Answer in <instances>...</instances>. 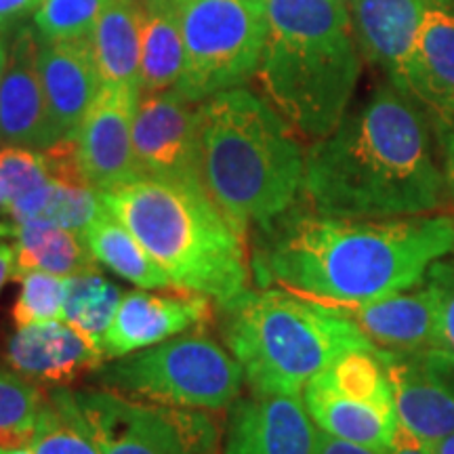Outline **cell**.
Listing matches in <instances>:
<instances>
[{
	"instance_id": "6da1fadb",
	"label": "cell",
	"mask_w": 454,
	"mask_h": 454,
	"mask_svg": "<svg viewBox=\"0 0 454 454\" xmlns=\"http://www.w3.org/2000/svg\"><path fill=\"white\" fill-rule=\"evenodd\" d=\"M452 253V215L340 219L291 207L257 230L251 271L259 288L340 308L421 286Z\"/></svg>"
},
{
	"instance_id": "7a4b0ae2",
	"label": "cell",
	"mask_w": 454,
	"mask_h": 454,
	"mask_svg": "<svg viewBox=\"0 0 454 454\" xmlns=\"http://www.w3.org/2000/svg\"><path fill=\"white\" fill-rule=\"evenodd\" d=\"M448 192L431 150L427 114L391 82L345 114L305 158V200L328 217L434 215L448 202Z\"/></svg>"
},
{
	"instance_id": "3957f363",
	"label": "cell",
	"mask_w": 454,
	"mask_h": 454,
	"mask_svg": "<svg viewBox=\"0 0 454 454\" xmlns=\"http://www.w3.org/2000/svg\"><path fill=\"white\" fill-rule=\"evenodd\" d=\"M268 99L238 87L198 104V173L238 230L265 227L294 207L305 179L303 145Z\"/></svg>"
},
{
	"instance_id": "277c9868",
	"label": "cell",
	"mask_w": 454,
	"mask_h": 454,
	"mask_svg": "<svg viewBox=\"0 0 454 454\" xmlns=\"http://www.w3.org/2000/svg\"><path fill=\"white\" fill-rule=\"evenodd\" d=\"M268 34L257 78L305 137L331 135L349 112L362 51L343 0H265Z\"/></svg>"
},
{
	"instance_id": "5b68a950",
	"label": "cell",
	"mask_w": 454,
	"mask_h": 454,
	"mask_svg": "<svg viewBox=\"0 0 454 454\" xmlns=\"http://www.w3.org/2000/svg\"><path fill=\"white\" fill-rule=\"evenodd\" d=\"M101 202L137 238L175 291L227 303L248 291L247 234L227 219L204 187L139 177L99 192Z\"/></svg>"
},
{
	"instance_id": "8992f818",
	"label": "cell",
	"mask_w": 454,
	"mask_h": 454,
	"mask_svg": "<svg viewBox=\"0 0 454 454\" xmlns=\"http://www.w3.org/2000/svg\"><path fill=\"white\" fill-rule=\"evenodd\" d=\"M217 308L225 348L254 395H301L337 356L377 348L340 311L282 288H248Z\"/></svg>"
},
{
	"instance_id": "52a82bcc",
	"label": "cell",
	"mask_w": 454,
	"mask_h": 454,
	"mask_svg": "<svg viewBox=\"0 0 454 454\" xmlns=\"http://www.w3.org/2000/svg\"><path fill=\"white\" fill-rule=\"evenodd\" d=\"M90 377L122 395L207 412L234 406L244 385L240 362L200 331L114 357Z\"/></svg>"
},
{
	"instance_id": "ba28073f",
	"label": "cell",
	"mask_w": 454,
	"mask_h": 454,
	"mask_svg": "<svg viewBox=\"0 0 454 454\" xmlns=\"http://www.w3.org/2000/svg\"><path fill=\"white\" fill-rule=\"evenodd\" d=\"M184 34L181 95L200 101L257 76L268 34L265 0H175Z\"/></svg>"
},
{
	"instance_id": "9c48e42d",
	"label": "cell",
	"mask_w": 454,
	"mask_h": 454,
	"mask_svg": "<svg viewBox=\"0 0 454 454\" xmlns=\"http://www.w3.org/2000/svg\"><path fill=\"white\" fill-rule=\"evenodd\" d=\"M101 454H219L207 411L137 400L112 389L74 391Z\"/></svg>"
},
{
	"instance_id": "30bf717a",
	"label": "cell",
	"mask_w": 454,
	"mask_h": 454,
	"mask_svg": "<svg viewBox=\"0 0 454 454\" xmlns=\"http://www.w3.org/2000/svg\"><path fill=\"white\" fill-rule=\"evenodd\" d=\"M133 152L141 177L198 185V104L177 89L139 98Z\"/></svg>"
},
{
	"instance_id": "8fae6325",
	"label": "cell",
	"mask_w": 454,
	"mask_h": 454,
	"mask_svg": "<svg viewBox=\"0 0 454 454\" xmlns=\"http://www.w3.org/2000/svg\"><path fill=\"white\" fill-rule=\"evenodd\" d=\"M400 429L425 444L454 434V351H385Z\"/></svg>"
},
{
	"instance_id": "7c38bea8",
	"label": "cell",
	"mask_w": 454,
	"mask_h": 454,
	"mask_svg": "<svg viewBox=\"0 0 454 454\" xmlns=\"http://www.w3.org/2000/svg\"><path fill=\"white\" fill-rule=\"evenodd\" d=\"M141 90L104 84L74 135L78 167L98 192L141 177L133 152V121Z\"/></svg>"
},
{
	"instance_id": "4fadbf2b",
	"label": "cell",
	"mask_w": 454,
	"mask_h": 454,
	"mask_svg": "<svg viewBox=\"0 0 454 454\" xmlns=\"http://www.w3.org/2000/svg\"><path fill=\"white\" fill-rule=\"evenodd\" d=\"M213 320V299L198 293L170 291L156 294L133 291L122 294L121 308L104 343L106 360L152 348L170 337L207 326Z\"/></svg>"
},
{
	"instance_id": "5bb4252c",
	"label": "cell",
	"mask_w": 454,
	"mask_h": 454,
	"mask_svg": "<svg viewBox=\"0 0 454 454\" xmlns=\"http://www.w3.org/2000/svg\"><path fill=\"white\" fill-rule=\"evenodd\" d=\"M317 427L301 395L240 397L221 454H316Z\"/></svg>"
},
{
	"instance_id": "9a60e30c",
	"label": "cell",
	"mask_w": 454,
	"mask_h": 454,
	"mask_svg": "<svg viewBox=\"0 0 454 454\" xmlns=\"http://www.w3.org/2000/svg\"><path fill=\"white\" fill-rule=\"evenodd\" d=\"M0 144L44 152L59 144L38 72V34L17 27L0 82Z\"/></svg>"
},
{
	"instance_id": "2e32d148",
	"label": "cell",
	"mask_w": 454,
	"mask_h": 454,
	"mask_svg": "<svg viewBox=\"0 0 454 454\" xmlns=\"http://www.w3.org/2000/svg\"><path fill=\"white\" fill-rule=\"evenodd\" d=\"M38 72L57 139H74L104 87L90 41L51 43L38 36Z\"/></svg>"
},
{
	"instance_id": "e0dca14e",
	"label": "cell",
	"mask_w": 454,
	"mask_h": 454,
	"mask_svg": "<svg viewBox=\"0 0 454 454\" xmlns=\"http://www.w3.org/2000/svg\"><path fill=\"white\" fill-rule=\"evenodd\" d=\"M400 90L435 129H454V4H438L425 13Z\"/></svg>"
},
{
	"instance_id": "ac0fdd59",
	"label": "cell",
	"mask_w": 454,
	"mask_h": 454,
	"mask_svg": "<svg viewBox=\"0 0 454 454\" xmlns=\"http://www.w3.org/2000/svg\"><path fill=\"white\" fill-rule=\"evenodd\" d=\"M303 404L320 431L379 454H387L400 429L394 394L331 389L309 381Z\"/></svg>"
},
{
	"instance_id": "d6986e66",
	"label": "cell",
	"mask_w": 454,
	"mask_h": 454,
	"mask_svg": "<svg viewBox=\"0 0 454 454\" xmlns=\"http://www.w3.org/2000/svg\"><path fill=\"white\" fill-rule=\"evenodd\" d=\"M4 362L34 385L64 387L84 372H95L106 356L64 320L15 328Z\"/></svg>"
},
{
	"instance_id": "ffe728a7",
	"label": "cell",
	"mask_w": 454,
	"mask_h": 454,
	"mask_svg": "<svg viewBox=\"0 0 454 454\" xmlns=\"http://www.w3.org/2000/svg\"><path fill=\"white\" fill-rule=\"evenodd\" d=\"M438 4H452V0H354L349 4L357 47L387 74L395 89L404 81L425 13Z\"/></svg>"
},
{
	"instance_id": "44dd1931",
	"label": "cell",
	"mask_w": 454,
	"mask_h": 454,
	"mask_svg": "<svg viewBox=\"0 0 454 454\" xmlns=\"http://www.w3.org/2000/svg\"><path fill=\"white\" fill-rule=\"evenodd\" d=\"M333 309L349 317L379 349L421 351L442 348L438 303L425 280L414 293L402 291L383 299Z\"/></svg>"
},
{
	"instance_id": "7402d4cb",
	"label": "cell",
	"mask_w": 454,
	"mask_h": 454,
	"mask_svg": "<svg viewBox=\"0 0 454 454\" xmlns=\"http://www.w3.org/2000/svg\"><path fill=\"white\" fill-rule=\"evenodd\" d=\"M141 30L144 0L107 3L89 36L104 84L139 89Z\"/></svg>"
},
{
	"instance_id": "603a6c76",
	"label": "cell",
	"mask_w": 454,
	"mask_h": 454,
	"mask_svg": "<svg viewBox=\"0 0 454 454\" xmlns=\"http://www.w3.org/2000/svg\"><path fill=\"white\" fill-rule=\"evenodd\" d=\"M11 238L15 240V280L32 271L72 278L98 268L82 238L49 219L13 223Z\"/></svg>"
},
{
	"instance_id": "cb8c5ba5",
	"label": "cell",
	"mask_w": 454,
	"mask_h": 454,
	"mask_svg": "<svg viewBox=\"0 0 454 454\" xmlns=\"http://www.w3.org/2000/svg\"><path fill=\"white\" fill-rule=\"evenodd\" d=\"M184 34L175 0H144L141 30V95L177 87L184 72Z\"/></svg>"
},
{
	"instance_id": "d4e9b609",
	"label": "cell",
	"mask_w": 454,
	"mask_h": 454,
	"mask_svg": "<svg viewBox=\"0 0 454 454\" xmlns=\"http://www.w3.org/2000/svg\"><path fill=\"white\" fill-rule=\"evenodd\" d=\"M82 240L98 263L106 265L107 270H112L124 280L133 282L135 286L144 288V291L175 288L168 276L158 268L156 261L145 253L137 238L130 234L107 208H104V213L87 227Z\"/></svg>"
},
{
	"instance_id": "484cf974",
	"label": "cell",
	"mask_w": 454,
	"mask_h": 454,
	"mask_svg": "<svg viewBox=\"0 0 454 454\" xmlns=\"http://www.w3.org/2000/svg\"><path fill=\"white\" fill-rule=\"evenodd\" d=\"M0 185L7 196L4 213L13 223L43 219L55 187L44 152L20 145L0 147Z\"/></svg>"
},
{
	"instance_id": "4316f807",
	"label": "cell",
	"mask_w": 454,
	"mask_h": 454,
	"mask_svg": "<svg viewBox=\"0 0 454 454\" xmlns=\"http://www.w3.org/2000/svg\"><path fill=\"white\" fill-rule=\"evenodd\" d=\"M121 301V288L107 280L98 268L82 271V274L67 278L64 322L104 354L101 343L116 317Z\"/></svg>"
},
{
	"instance_id": "83f0119b",
	"label": "cell",
	"mask_w": 454,
	"mask_h": 454,
	"mask_svg": "<svg viewBox=\"0 0 454 454\" xmlns=\"http://www.w3.org/2000/svg\"><path fill=\"white\" fill-rule=\"evenodd\" d=\"M34 454H101L78 411L74 391L57 387L44 395L32 440Z\"/></svg>"
},
{
	"instance_id": "f1b7e54d",
	"label": "cell",
	"mask_w": 454,
	"mask_h": 454,
	"mask_svg": "<svg viewBox=\"0 0 454 454\" xmlns=\"http://www.w3.org/2000/svg\"><path fill=\"white\" fill-rule=\"evenodd\" d=\"M110 0H43L34 13V27L43 41L89 38Z\"/></svg>"
},
{
	"instance_id": "f546056e",
	"label": "cell",
	"mask_w": 454,
	"mask_h": 454,
	"mask_svg": "<svg viewBox=\"0 0 454 454\" xmlns=\"http://www.w3.org/2000/svg\"><path fill=\"white\" fill-rule=\"evenodd\" d=\"M20 282L21 288L11 314L15 328L64 320L67 278L47 271H32L20 278Z\"/></svg>"
},
{
	"instance_id": "4dcf8cb0",
	"label": "cell",
	"mask_w": 454,
	"mask_h": 454,
	"mask_svg": "<svg viewBox=\"0 0 454 454\" xmlns=\"http://www.w3.org/2000/svg\"><path fill=\"white\" fill-rule=\"evenodd\" d=\"M104 208L101 194L90 185L66 184V181L55 179L53 196L43 219L53 221L82 238L87 227L104 213Z\"/></svg>"
},
{
	"instance_id": "1f68e13d",
	"label": "cell",
	"mask_w": 454,
	"mask_h": 454,
	"mask_svg": "<svg viewBox=\"0 0 454 454\" xmlns=\"http://www.w3.org/2000/svg\"><path fill=\"white\" fill-rule=\"evenodd\" d=\"M43 400L38 385L0 362V431L34 427Z\"/></svg>"
},
{
	"instance_id": "d6a6232c",
	"label": "cell",
	"mask_w": 454,
	"mask_h": 454,
	"mask_svg": "<svg viewBox=\"0 0 454 454\" xmlns=\"http://www.w3.org/2000/svg\"><path fill=\"white\" fill-rule=\"evenodd\" d=\"M438 303L440 322V343L448 351H454V263L442 259L431 265L425 276Z\"/></svg>"
},
{
	"instance_id": "836d02e7",
	"label": "cell",
	"mask_w": 454,
	"mask_h": 454,
	"mask_svg": "<svg viewBox=\"0 0 454 454\" xmlns=\"http://www.w3.org/2000/svg\"><path fill=\"white\" fill-rule=\"evenodd\" d=\"M41 4L43 0H0V34L26 26L27 17H34Z\"/></svg>"
},
{
	"instance_id": "e575fe53",
	"label": "cell",
	"mask_w": 454,
	"mask_h": 454,
	"mask_svg": "<svg viewBox=\"0 0 454 454\" xmlns=\"http://www.w3.org/2000/svg\"><path fill=\"white\" fill-rule=\"evenodd\" d=\"M316 454H379L374 450H368L364 446L351 444V442L333 438V435L325 434L317 429V450Z\"/></svg>"
},
{
	"instance_id": "d590c367",
	"label": "cell",
	"mask_w": 454,
	"mask_h": 454,
	"mask_svg": "<svg viewBox=\"0 0 454 454\" xmlns=\"http://www.w3.org/2000/svg\"><path fill=\"white\" fill-rule=\"evenodd\" d=\"M387 454H434V450H431L429 444H425V442L417 440L414 435L406 434L404 429H397L395 442L387 450Z\"/></svg>"
},
{
	"instance_id": "8d00e7d4",
	"label": "cell",
	"mask_w": 454,
	"mask_h": 454,
	"mask_svg": "<svg viewBox=\"0 0 454 454\" xmlns=\"http://www.w3.org/2000/svg\"><path fill=\"white\" fill-rule=\"evenodd\" d=\"M442 150H444V173L450 194L454 196V129L438 130Z\"/></svg>"
},
{
	"instance_id": "74e56055",
	"label": "cell",
	"mask_w": 454,
	"mask_h": 454,
	"mask_svg": "<svg viewBox=\"0 0 454 454\" xmlns=\"http://www.w3.org/2000/svg\"><path fill=\"white\" fill-rule=\"evenodd\" d=\"M15 270V251L13 244H7L0 240V294H3L4 284L13 278Z\"/></svg>"
},
{
	"instance_id": "f35d334b",
	"label": "cell",
	"mask_w": 454,
	"mask_h": 454,
	"mask_svg": "<svg viewBox=\"0 0 454 454\" xmlns=\"http://www.w3.org/2000/svg\"><path fill=\"white\" fill-rule=\"evenodd\" d=\"M429 446L431 450H434V454H454V434L446 435V438L434 442V444Z\"/></svg>"
},
{
	"instance_id": "ab89813d",
	"label": "cell",
	"mask_w": 454,
	"mask_h": 454,
	"mask_svg": "<svg viewBox=\"0 0 454 454\" xmlns=\"http://www.w3.org/2000/svg\"><path fill=\"white\" fill-rule=\"evenodd\" d=\"M7 61H9V47L4 43L3 34H0V82H3L4 70H7Z\"/></svg>"
},
{
	"instance_id": "60d3db41",
	"label": "cell",
	"mask_w": 454,
	"mask_h": 454,
	"mask_svg": "<svg viewBox=\"0 0 454 454\" xmlns=\"http://www.w3.org/2000/svg\"><path fill=\"white\" fill-rule=\"evenodd\" d=\"M11 234H13V225H4V223H0V238L11 236Z\"/></svg>"
},
{
	"instance_id": "b9f144b4",
	"label": "cell",
	"mask_w": 454,
	"mask_h": 454,
	"mask_svg": "<svg viewBox=\"0 0 454 454\" xmlns=\"http://www.w3.org/2000/svg\"><path fill=\"white\" fill-rule=\"evenodd\" d=\"M0 208H3V211H7V196H4L3 185H0Z\"/></svg>"
},
{
	"instance_id": "7bdbcfd3",
	"label": "cell",
	"mask_w": 454,
	"mask_h": 454,
	"mask_svg": "<svg viewBox=\"0 0 454 454\" xmlns=\"http://www.w3.org/2000/svg\"><path fill=\"white\" fill-rule=\"evenodd\" d=\"M7 454H34L32 448H24V450H15V452H7Z\"/></svg>"
},
{
	"instance_id": "ee69618b",
	"label": "cell",
	"mask_w": 454,
	"mask_h": 454,
	"mask_svg": "<svg viewBox=\"0 0 454 454\" xmlns=\"http://www.w3.org/2000/svg\"><path fill=\"white\" fill-rule=\"evenodd\" d=\"M343 3H345V4H351V3H354V0H343Z\"/></svg>"
}]
</instances>
